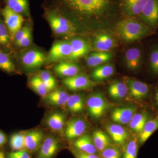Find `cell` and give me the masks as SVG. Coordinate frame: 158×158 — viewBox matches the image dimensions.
I'll return each mask as SVG.
<instances>
[{
    "label": "cell",
    "instance_id": "6da1fadb",
    "mask_svg": "<svg viewBox=\"0 0 158 158\" xmlns=\"http://www.w3.org/2000/svg\"><path fill=\"white\" fill-rule=\"evenodd\" d=\"M113 0H47L45 9H53L64 16L100 17L113 7Z\"/></svg>",
    "mask_w": 158,
    "mask_h": 158
},
{
    "label": "cell",
    "instance_id": "7a4b0ae2",
    "mask_svg": "<svg viewBox=\"0 0 158 158\" xmlns=\"http://www.w3.org/2000/svg\"><path fill=\"white\" fill-rule=\"evenodd\" d=\"M118 36L126 41H133L142 38L149 33L148 27L132 17L119 21L116 27Z\"/></svg>",
    "mask_w": 158,
    "mask_h": 158
},
{
    "label": "cell",
    "instance_id": "3957f363",
    "mask_svg": "<svg viewBox=\"0 0 158 158\" xmlns=\"http://www.w3.org/2000/svg\"><path fill=\"white\" fill-rule=\"evenodd\" d=\"M44 15L52 30L57 35L70 36L75 33L76 29L73 24L67 17L56 10L45 9Z\"/></svg>",
    "mask_w": 158,
    "mask_h": 158
},
{
    "label": "cell",
    "instance_id": "277c9868",
    "mask_svg": "<svg viewBox=\"0 0 158 158\" xmlns=\"http://www.w3.org/2000/svg\"><path fill=\"white\" fill-rule=\"evenodd\" d=\"M1 13L10 34L11 40H14L18 31L22 27L23 16L15 12L7 6L1 9Z\"/></svg>",
    "mask_w": 158,
    "mask_h": 158
},
{
    "label": "cell",
    "instance_id": "5b68a950",
    "mask_svg": "<svg viewBox=\"0 0 158 158\" xmlns=\"http://www.w3.org/2000/svg\"><path fill=\"white\" fill-rule=\"evenodd\" d=\"M87 106L90 116L94 118H99L103 116L109 105L102 94L97 93L88 98Z\"/></svg>",
    "mask_w": 158,
    "mask_h": 158
},
{
    "label": "cell",
    "instance_id": "8992f818",
    "mask_svg": "<svg viewBox=\"0 0 158 158\" xmlns=\"http://www.w3.org/2000/svg\"><path fill=\"white\" fill-rule=\"evenodd\" d=\"M139 17L152 28L158 24V0H147Z\"/></svg>",
    "mask_w": 158,
    "mask_h": 158
},
{
    "label": "cell",
    "instance_id": "52a82bcc",
    "mask_svg": "<svg viewBox=\"0 0 158 158\" xmlns=\"http://www.w3.org/2000/svg\"><path fill=\"white\" fill-rule=\"evenodd\" d=\"M71 53L72 48L69 41H57L51 48L47 60L48 62H53L68 59Z\"/></svg>",
    "mask_w": 158,
    "mask_h": 158
},
{
    "label": "cell",
    "instance_id": "ba28073f",
    "mask_svg": "<svg viewBox=\"0 0 158 158\" xmlns=\"http://www.w3.org/2000/svg\"><path fill=\"white\" fill-rule=\"evenodd\" d=\"M64 85L69 90H87L93 87L94 82L87 76L77 74L74 76L65 78L63 80Z\"/></svg>",
    "mask_w": 158,
    "mask_h": 158
},
{
    "label": "cell",
    "instance_id": "9c48e42d",
    "mask_svg": "<svg viewBox=\"0 0 158 158\" xmlns=\"http://www.w3.org/2000/svg\"><path fill=\"white\" fill-rule=\"evenodd\" d=\"M47 59L45 54L38 50H31L23 54L21 57L23 65L28 69L40 67Z\"/></svg>",
    "mask_w": 158,
    "mask_h": 158
},
{
    "label": "cell",
    "instance_id": "30bf717a",
    "mask_svg": "<svg viewBox=\"0 0 158 158\" xmlns=\"http://www.w3.org/2000/svg\"><path fill=\"white\" fill-rule=\"evenodd\" d=\"M87 128L86 122L80 118H73L69 120L65 126L64 135L69 140L77 139L83 135Z\"/></svg>",
    "mask_w": 158,
    "mask_h": 158
},
{
    "label": "cell",
    "instance_id": "8fae6325",
    "mask_svg": "<svg viewBox=\"0 0 158 158\" xmlns=\"http://www.w3.org/2000/svg\"><path fill=\"white\" fill-rule=\"evenodd\" d=\"M125 83L128 88V92L133 98L141 100L148 95L149 87L146 83L129 78H126Z\"/></svg>",
    "mask_w": 158,
    "mask_h": 158
},
{
    "label": "cell",
    "instance_id": "7c38bea8",
    "mask_svg": "<svg viewBox=\"0 0 158 158\" xmlns=\"http://www.w3.org/2000/svg\"><path fill=\"white\" fill-rule=\"evenodd\" d=\"M136 112L137 108L134 106L116 108L111 113V119L119 124H129Z\"/></svg>",
    "mask_w": 158,
    "mask_h": 158
},
{
    "label": "cell",
    "instance_id": "4fadbf2b",
    "mask_svg": "<svg viewBox=\"0 0 158 158\" xmlns=\"http://www.w3.org/2000/svg\"><path fill=\"white\" fill-rule=\"evenodd\" d=\"M60 147L59 140L53 136H49L44 140L39 148L38 158H52L58 152Z\"/></svg>",
    "mask_w": 158,
    "mask_h": 158
},
{
    "label": "cell",
    "instance_id": "5bb4252c",
    "mask_svg": "<svg viewBox=\"0 0 158 158\" xmlns=\"http://www.w3.org/2000/svg\"><path fill=\"white\" fill-rule=\"evenodd\" d=\"M147 0H120L122 12L129 17L139 15L143 10Z\"/></svg>",
    "mask_w": 158,
    "mask_h": 158
},
{
    "label": "cell",
    "instance_id": "9a60e30c",
    "mask_svg": "<svg viewBox=\"0 0 158 158\" xmlns=\"http://www.w3.org/2000/svg\"><path fill=\"white\" fill-rule=\"evenodd\" d=\"M25 149L35 152L39 149L44 140V134L40 130H34L24 133Z\"/></svg>",
    "mask_w": 158,
    "mask_h": 158
},
{
    "label": "cell",
    "instance_id": "2e32d148",
    "mask_svg": "<svg viewBox=\"0 0 158 158\" xmlns=\"http://www.w3.org/2000/svg\"><path fill=\"white\" fill-rule=\"evenodd\" d=\"M106 129L117 146L122 147L125 145L129 135L124 127L119 124H112L108 125Z\"/></svg>",
    "mask_w": 158,
    "mask_h": 158
},
{
    "label": "cell",
    "instance_id": "e0dca14e",
    "mask_svg": "<svg viewBox=\"0 0 158 158\" xmlns=\"http://www.w3.org/2000/svg\"><path fill=\"white\" fill-rule=\"evenodd\" d=\"M72 48V53L68 58L69 61H74L85 56L90 52V44L84 40L76 38L69 41Z\"/></svg>",
    "mask_w": 158,
    "mask_h": 158
},
{
    "label": "cell",
    "instance_id": "ac0fdd59",
    "mask_svg": "<svg viewBox=\"0 0 158 158\" xmlns=\"http://www.w3.org/2000/svg\"><path fill=\"white\" fill-rule=\"evenodd\" d=\"M69 97L65 90L58 89L48 94L44 98L46 102L52 106L64 107L67 104Z\"/></svg>",
    "mask_w": 158,
    "mask_h": 158
},
{
    "label": "cell",
    "instance_id": "d6986e66",
    "mask_svg": "<svg viewBox=\"0 0 158 158\" xmlns=\"http://www.w3.org/2000/svg\"><path fill=\"white\" fill-rule=\"evenodd\" d=\"M125 61L128 68L131 70H137L141 67L142 64V52L138 48L129 49L126 52Z\"/></svg>",
    "mask_w": 158,
    "mask_h": 158
},
{
    "label": "cell",
    "instance_id": "ffe728a7",
    "mask_svg": "<svg viewBox=\"0 0 158 158\" xmlns=\"http://www.w3.org/2000/svg\"><path fill=\"white\" fill-rule=\"evenodd\" d=\"M54 70L58 75L67 78L78 74L81 69L78 65L73 62H62L55 65Z\"/></svg>",
    "mask_w": 158,
    "mask_h": 158
},
{
    "label": "cell",
    "instance_id": "44dd1931",
    "mask_svg": "<svg viewBox=\"0 0 158 158\" xmlns=\"http://www.w3.org/2000/svg\"><path fill=\"white\" fill-rule=\"evenodd\" d=\"M73 144L75 149L83 152L91 154H97L98 152L92 138L88 135H83L77 138Z\"/></svg>",
    "mask_w": 158,
    "mask_h": 158
},
{
    "label": "cell",
    "instance_id": "7402d4cb",
    "mask_svg": "<svg viewBox=\"0 0 158 158\" xmlns=\"http://www.w3.org/2000/svg\"><path fill=\"white\" fill-rule=\"evenodd\" d=\"M108 93L113 99L119 100L127 96L128 93V88L125 82H114L109 86Z\"/></svg>",
    "mask_w": 158,
    "mask_h": 158
},
{
    "label": "cell",
    "instance_id": "603a6c76",
    "mask_svg": "<svg viewBox=\"0 0 158 158\" xmlns=\"http://www.w3.org/2000/svg\"><path fill=\"white\" fill-rule=\"evenodd\" d=\"M158 129V115L148 120L142 131L139 133L138 142L143 144Z\"/></svg>",
    "mask_w": 158,
    "mask_h": 158
},
{
    "label": "cell",
    "instance_id": "cb8c5ba5",
    "mask_svg": "<svg viewBox=\"0 0 158 158\" xmlns=\"http://www.w3.org/2000/svg\"><path fill=\"white\" fill-rule=\"evenodd\" d=\"M94 44L98 52H108L115 46V41L107 34H100L95 37Z\"/></svg>",
    "mask_w": 158,
    "mask_h": 158
},
{
    "label": "cell",
    "instance_id": "d4e9b609",
    "mask_svg": "<svg viewBox=\"0 0 158 158\" xmlns=\"http://www.w3.org/2000/svg\"><path fill=\"white\" fill-rule=\"evenodd\" d=\"M92 138L97 150L100 152L109 146L113 145L109 136L100 130L94 131Z\"/></svg>",
    "mask_w": 158,
    "mask_h": 158
},
{
    "label": "cell",
    "instance_id": "484cf974",
    "mask_svg": "<svg viewBox=\"0 0 158 158\" xmlns=\"http://www.w3.org/2000/svg\"><path fill=\"white\" fill-rule=\"evenodd\" d=\"M6 6L23 16H30L29 0H4Z\"/></svg>",
    "mask_w": 158,
    "mask_h": 158
},
{
    "label": "cell",
    "instance_id": "4316f807",
    "mask_svg": "<svg viewBox=\"0 0 158 158\" xmlns=\"http://www.w3.org/2000/svg\"><path fill=\"white\" fill-rule=\"evenodd\" d=\"M112 55L108 52H98L90 54L86 59V63L90 67H96L108 62Z\"/></svg>",
    "mask_w": 158,
    "mask_h": 158
},
{
    "label": "cell",
    "instance_id": "83f0119b",
    "mask_svg": "<svg viewBox=\"0 0 158 158\" xmlns=\"http://www.w3.org/2000/svg\"><path fill=\"white\" fill-rule=\"evenodd\" d=\"M46 123L51 129L59 132L62 131L65 126V116L60 112L52 113L47 118Z\"/></svg>",
    "mask_w": 158,
    "mask_h": 158
},
{
    "label": "cell",
    "instance_id": "f1b7e54d",
    "mask_svg": "<svg viewBox=\"0 0 158 158\" xmlns=\"http://www.w3.org/2000/svg\"><path fill=\"white\" fill-rule=\"evenodd\" d=\"M149 115L147 112L136 113L130 122V129L135 133H140L148 120Z\"/></svg>",
    "mask_w": 158,
    "mask_h": 158
},
{
    "label": "cell",
    "instance_id": "f546056e",
    "mask_svg": "<svg viewBox=\"0 0 158 158\" xmlns=\"http://www.w3.org/2000/svg\"><path fill=\"white\" fill-rule=\"evenodd\" d=\"M66 106L69 110L72 113H76L81 112L85 108V98L80 94L69 95Z\"/></svg>",
    "mask_w": 158,
    "mask_h": 158
},
{
    "label": "cell",
    "instance_id": "4dcf8cb0",
    "mask_svg": "<svg viewBox=\"0 0 158 158\" xmlns=\"http://www.w3.org/2000/svg\"><path fill=\"white\" fill-rule=\"evenodd\" d=\"M114 71V67L112 65H100L95 67L92 72V77L96 81H102L113 75Z\"/></svg>",
    "mask_w": 158,
    "mask_h": 158
},
{
    "label": "cell",
    "instance_id": "1f68e13d",
    "mask_svg": "<svg viewBox=\"0 0 158 158\" xmlns=\"http://www.w3.org/2000/svg\"><path fill=\"white\" fill-rule=\"evenodd\" d=\"M0 69L8 73H13L16 71L14 62L10 55L0 49Z\"/></svg>",
    "mask_w": 158,
    "mask_h": 158
},
{
    "label": "cell",
    "instance_id": "d6a6232c",
    "mask_svg": "<svg viewBox=\"0 0 158 158\" xmlns=\"http://www.w3.org/2000/svg\"><path fill=\"white\" fill-rule=\"evenodd\" d=\"M11 40L9 31L3 19L0 10V46L9 48Z\"/></svg>",
    "mask_w": 158,
    "mask_h": 158
},
{
    "label": "cell",
    "instance_id": "836d02e7",
    "mask_svg": "<svg viewBox=\"0 0 158 158\" xmlns=\"http://www.w3.org/2000/svg\"><path fill=\"white\" fill-rule=\"evenodd\" d=\"M29 82L31 88L40 96L44 98L48 94V90L38 76L31 77Z\"/></svg>",
    "mask_w": 158,
    "mask_h": 158
},
{
    "label": "cell",
    "instance_id": "e575fe53",
    "mask_svg": "<svg viewBox=\"0 0 158 158\" xmlns=\"http://www.w3.org/2000/svg\"><path fill=\"white\" fill-rule=\"evenodd\" d=\"M138 144L137 138H133L126 144L122 158H137Z\"/></svg>",
    "mask_w": 158,
    "mask_h": 158
},
{
    "label": "cell",
    "instance_id": "d590c367",
    "mask_svg": "<svg viewBox=\"0 0 158 158\" xmlns=\"http://www.w3.org/2000/svg\"><path fill=\"white\" fill-rule=\"evenodd\" d=\"M10 146L13 151L25 149L24 133H17L12 135L10 139Z\"/></svg>",
    "mask_w": 158,
    "mask_h": 158
},
{
    "label": "cell",
    "instance_id": "8d00e7d4",
    "mask_svg": "<svg viewBox=\"0 0 158 158\" xmlns=\"http://www.w3.org/2000/svg\"><path fill=\"white\" fill-rule=\"evenodd\" d=\"M38 76L44 83L49 91L55 88L56 86V80L49 72L45 70L41 71L39 73Z\"/></svg>",
    "mask_w": 158,
    "mask_h": 158
},
{
    "label": "cell",
    "instance_id": "74e56055",
    "mask_svg": "<svg viewBox=\"0 0 158 158\" xmlns=\"http://www.w3.org/2000/svg\"><path fill=\"white\" fill-rule=\"evenodd\" d=\"M100 153L102 158H122V156L118 146L114 145L109 146Z\"/></svg>",
    "mask_w": 158,
    "mask_h": 158
},
{
    "label": "cell",
    "instance_id": "f35d334b",
    "mask_svg": "<svg viewBox=\"0 0 158 158\" xmlns=\"http://www.w3.org/2000/svg\"><path fill=\"white\" fill-rule=\"evenodd\" d=\"M149 65L153 74L158 75V48L155 49L152 52L150 56Z\"/></svg>",
    "mask_w": 158,
    "mask_h": 158
},
{
    "label": "cell",
    "instance_id": "ab89813d",
    "mask_svg": "<svg viewBox=\"0 0 158 158\" xmlns=\"http://www.w3.org/2000/svg\"><path fill=\"white\" fill-rule=\"evenodd\" d=\"M31 31L30 27L28 26H25L23 27H22L19 31H18L17 33L15 34V36L14 41L15 45H17L20 41L22 40L27 35V34Z\"/></svg>",
    "mask_w": 158,
    "mask_h": 158
},
{
    "label": "cell",
    "instance_id": "60d3db41",
    "mask_svg": "<svg viewBox=\"0 0 158 158\" xmlns=\"http://www.w3.org/2000/svg\"><path fill=\"white\" fill-rule=\"evenodd\" d=\"M8 158H31L30 154L26 149L13 151L8 155Z\"/></svg>",
    "mask_w": 158,
    "mask_h": 158
},
{
    "label": "cell",
    "instance_id": "b9f144b4",
    "mask_svg": "<svg viewBox=\"0 0 158 158\" xmlns=\"http://www.w3.org/2000/svg\"><path fill=\"white\" fill-rule=\"evenodd\" d=\"M75 158H102L100 156L98 155L97 154L88 153L80 151L76 149H74L72 150Z\"/></svg>",
    "mask_w": 158,
    "mask_h": 158
},
{
    "label": "cell",
    "instance_id": "7bdbcfd3",
    "mask_svg": "<svg viewBox=\"0 0 158 158\" xmlns=\"http://www.w3.org/2000/svg\"><path fill=\"white\" fill-rule=\"evenodd\" d=\"M32 41V34L31 31H29L27 35L17 44V46L19 47H27L30 45Z\"/></svg>",
    "mask_w": 158,
    "mask_h": 158
},
{
    "label": "cell",
    "instance_id": "ee69618b",
    "mask_svg": "<svg viewBox=\"0 0 158 158\" xmlns=\"http://www.w3.org/2000/svg\"><path fill=\"white\" fill-rule=\"evenodd\" d=\"M7 141V138L6 134L0 131V147L5 144Z\"/></svg>",
    "mask_w": 158,
    "mask_h": 158
},
{
    "label": "cell",
    "instance_id": "f6af8a7d",
    "mask_svg": "<svg viewBox=\"0 0 158 158\" xmlns=\"http://www.w3.org/2000/svg\"><path fill=\"white\" fill-rule=\"evenodd\" d=\"M0 158H6L5 153L3 152H0Z\"/></svg>",
    "mask_w": 158,
    "mask_h": 158
},
{
    "label": "cell",
    "instance_id": "bcb514c9",
    "mask_svg": "<svg viewBox=\"0 0 158 158\" xmlns=\"http://www.w3.org/2000/svg\"><path fill=\"white\" fill-rule=\"evenodd\" d=\"M155 98L157 104L158 105V90H157L156 92V93Z\"/></svg>",
    "mask_w": 158,
    "mask_h": 158
}]
</instances>
